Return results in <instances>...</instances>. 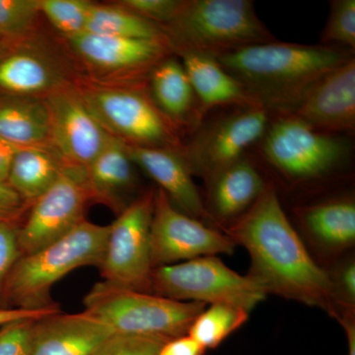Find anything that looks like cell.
Here are the masks:
<instances>
[{
    "label": "cell",
    "mask_w": 355,
    "mask_h": 355,
    "mask_svg": "<svg viewBox=\"0 0 355 355\" xmlns=\"http://www.w3.org/2000/svg\"><path fill=\"white\" fill-rule=\"evenodd\" d=\"M226 231L247 250L252 265L248 277L266 294L331 310L333 282L311 258L272 186Z\"/></svg>",
    "instance_id": "6da1fadb"
},
{
    "label": "cell",
    "mask_w": 355,
    "mask_h": 355,
    "mask_svg": "<svg viewBox=\"0 0 355 355\" xmlns=\"http://www.w3.org/2000/svg\"><path fill=\"white\" fill-rule=\"evenodd\" d=\"M354 58V51L327 44L275 41L216 57L270 116L292 114L323 77Z\"/></svg>",
    "instance_id": "7a4b0ae2"
},
{
    "label": "cell",
    "mask_w": 355,
    "mask_h": 355,
    "mask_svg": "<svg viewBox=\"0 0 355 355\" xmlns=\"http://www.w3.org/2000/svg\"><path fill=\"white\" fill-rule=\"evenodd\" d=\"M109 233L110 225L83 219L57 241L21 256L9 273L2 294L14 307L42 309L55 306L50 297L51 287L81 266L100 268Z\"/></svg>",
    "instance_id": "3957f363"
},
{
    "label": "cell",
    "mask_w": 355,
    "mask_h": 355,
    "mask_svg": "<svg viewBox=\"0 0 355 355\" xmlns=\"http://www.w3.org/2000/svg\"><path fill=\"white\" fill-rule=\"evenodd\" d=\"M173 53L218 55L275 41L251 0H184L162 27Z\"/></svg>",
    "instance_id": "277c9868"
},
{
    "label": "cell",
    "mask_w": 355,
    "mask_h": 355,
    "mask_svg": "<svg viewBox=\"0 0 355 355\" xmlns=\"http://www.w3.org/2000/svg\"><path fill=\"white\" fill-rule=\"evenodd\" d=\"M85 312L118 335L151 336L165 340L188 335L196 318L207 308L150 292L96 284L84 298Z\"/></svg>",
    "instance_id": "5b68a950"
},
{
    "label": "cell",
    "mask_w": 355,
    "mask_h": 355,
    "mask_svg": "<svg viewBox=\"0 0 355 355\" xmlns=\"http://www.w3.org/2000/svg\"><path fill=\"white\" fill-rule=\"evenodd\" d=\"M257 146L270 167L293 181L326 176L352 155L343 135L319 132L293 114L272 116Z\"/></svg>",
    "instance_id": "8992f818"
},
{
    "label": "cell",
    "mask_w": 355,
    "mask_h": 355,
    "mask_svg": "<svg viewBox=\"0 0 355 355\" xmlns=\"http://www.w3.org/2000/svg\"><path fill=\"white\" fill-rule=\"evenodd\" d=\"M151 292L184 302L233 306L248 313L268 295L251 277L240 275L216 256L153 268Z\"/></svg>",
    "instance_id": "52a82bcc"
},
{
    "label": "cell",
    "mask_w": 355,
    "mask_h": 355,
    "mask_svg": "<svg viewBox=\"0 0 355 355\" xmlns=\"http://www.w3.org/2000/svg\"><path fill=\"white\" fill-rule=\"evenodd\" d=\"M79 91L91 113L113 137L132 146L183 149L179 128L144 89L97 86Z\"/></svg>",
    "instance_id": "ba28073f"
},
{
    "label": "cell",
    "mask_w": 355,
    "mask_h": 355,
    "mask_svg": "<svg viewBox=\"0 0 355 355\" xmlns=\"http://www.w3.org/2000/svg\"><path fill=\"white\" fill-rule=\"evenodd\" d=\"M155 191L130 203L110 225L101 268L104 282L114 286L151 292L150 227Z\"/></svg>",
    "instance_id": "9c48e42d"
},
{
    "label": "cell",
    "mask_w": 355,
    "mask_h": 355,
    "mask_svg": "<svg viewBox=\"0 0 355 355\" xmlns=\"http://www.w3.org/2000/svg\"><path fill=\"white\" fill-rule=\"evenodd\" d=\"M270 119V113L261 107H245L231 110L200 125L182 150L193 175L209 180L245 157L249 148L263 137Z\"/></svg>",
    "instance_id": "30bf717a"
},
{
    "label": "cell",
    "mask_w": 355,
    "mask_h": 355,
    "mask_svg": "<svg viewBox=\"0 0 355 355\" xmlns=\"http://www.w3.org/2000/svg\"><path fill=\"white\" fill-rule=\"evenodd\" d=\"M235 242L227 234L177 209L158 189L154 197L150 227L153 268L193 260L200 257L232 254Z\"/></svg>",
    "instance_id": "8fae6325"
},
{
    "label": "cell",
    "mask_w": 355,
    "mask_h": 355,
    "mask_svg": "<svg viewBox=\"0 0 355 355\" xmlns=\"http://www.w3.org/2000/svg\"><path fill=\"white\" fill-rule=\"evenodd\" d=\"M89 200L85 169L64 164L57 182L32 203L18 228L21 256L39 251L76 227Z\"/></svg>",
    "instance_id": "7c38bea8"
},
{
    "label": "cell",
    "mask_w": 355,
    "mask_h": 355,
    "mask_svg": "<svg viewBox=\"0 0 355 355\" xmlns=\"http://www.w3.org/2000/svg\"><path fill=\"white\" fill-rule=\"evenodd\" d=\"M44 100L50 114L51 146L64 164L85 169L112 135L91 113L79 89L69 84Z\"/></svg>",
    "instance_id": "4fadbf2b"
},
{
    "label": "cell",
    "mask_w": 355,
    "mask_h": 355,
    "mask_svg": "<svg viewBox=\"0 0 355 355\" xmlns=\"http://www.w3.org/2000/svg\"><path fill=\"white\" fill-rule=\"evenodd\" d=\"M70 48L85 64L105 73L137 77L151 71L173 53L167 38H121L83 32L67 37Z\"/></svg>",
    "instance_id": "5bb4252c"
},
{
    "label": "cell",
    "mask_w": 355,
    "mask_h": 355,
    "mask_svg": "<svg viewBox=\"0 0 355 355\" xmlns=\"http://www.w3.org/2000/svg\"><path fill=\"white\" fill-rule=\"evenodd\" d=\"M292 114L319 132L354 135L355 58L323 77Z\"/></svg>",
    "instance_id": "9a60e30c"
},
{
    "label": "cell",
    "mask_w": 355,
    "mask_h": 355,
    "mask_svg": "<svg viewBox=\"0 0 355 355\" xmlns=\"http://www.w3.org/2000/svg\"><path fill=\"white\" fill-rule=\"evenodd\" d=\"M133 164L139 166L159 184L178 209L200 221L212 220L193 180L183 149L128 144Z\"/></svg>",
    "instance_id": "2e32d148"
},
{
    "label": "cell",
    "mask_w": 355,
    "mask_h": 355,
    "mask_svg": "<svg viewBox=\"0 0 355 355\" xmlns=\"http://www.w3.org/2000/svg\"><path fill=\"white\" fill-rule=\"evenodd\" d=\"M67 81L60 60L43 46L21 44L0 55V94L44 98Z\"/></svg>",
    "instance_id": "e0dca14e"
},
{
    "label": "cell",
    "mask_w": 355,
    "mask_h": 355,
    "mask_svg": "<svg viewBox=\"0 0 355 355\" xmlns=\"http://www.w3.org/2000/svg\"><path fill=\"white\" fill-rule=\"evenodd\" d=\"M112 335L109 326L85 311L55 313L36 322L32 355H93Z\"/></svg>",
    "instance_id": "ac0fdd59"
},
{
    "label": "cell",
    "mask_w": 355,
    "mask_h": 355,
    "mask_svg": "<svg viewBox=\"0 0 355 355\" xmlns=\"http://www.w3.org/2000/svg\"><path fill=\"white\" fill-rule=\"evenodd\" d=\"M150 96L158 109L178 128L197 130L203 123L197 96L181 60L171 55L149 72Z\"/></svg>",
    "instance_id": "d6986e66"
},
{
    "label": "cell",
    "mask_w": 355,
    "mask_h": 355,
    "mask_svg": "<svg viewBox=\"0 0 355 355\" xmlns=\"http://www.w3.org/2000/svg\"><path fill=\"white\" fill-rule=\"evenodd\" d=\"M178 55L190 78L203 118L217 107H260L214 55L198 53Z\"/></svg>",
    "instance_id": "ffe728a7"
},
{
    "label": "cell",
    "mask_w": 355,
    "mask_h": 355,
    "mask_svg": "<svg viewBox=\"0 0 355 355\" xmlns=\"http://www.w3.org/2000/svg\"><path fill=\"white\" fill-rule=\"evenodd\" d=\"M85 173L90 200L105 203L116 211L128 207L123 196L135 188L137 178L125 141L112 135Z\"/></svg>",
    "instance_id": "44dd1931"
},
{
    "label": "cell",
    "mask_w": 355,
    "mask_h": 355,
    "mask_svg": "<svg viewBox=\"0 0 355 355\" xmlns=\"http://www.w3.org/2000/svg\"><path fill=\"white\" fill-rule=\"evenodd\" d=\"M207 181L212 220L241 216L268 187L256 166L245 157L223 168Z\"/></svg>",
    "instance_id": "7402d4cb"
},
{
    "label": "cell",
    "mask_w": 355,
    "mask_h": 355,
    "mask_svg": "<svg viewBox=\"0 0 355 355\" xmlns=\"http://www.w3.org/2000/svg\"><path fill=\"white\" fill-rule=\"evenodd\" d=\"M0 137L22 147H51L44 98L0 95Z\"/></svg>",
    "instance_id": "603a6c76"
},
{
    "label": "cell",
    "mask_w": 355,
    "mask_h": 355,
    "mask_svg": "<svg viewBox=\"0 0 355 355\" xmlns=\"http://www.w3.org/2000/svg\"><path fill=\"white\" fill-rule=\"evenodd\" d=\"M64 163L53 147H24L13 159L7 183L33 203L57 182Z\"/></svg>",
    "instance_id": "cb8c5ba5"
},
{
    "label": "cell",
    "mask_w": 355,
    "mask_h": 355,
    "mask_svg": "<svg viewBox=\"0 0 355 355\" xmlns=\"http://www.w3.org/2000/svg\"><path fill=\"white\" fill-rule=\"evenodd\" d=\"M302 220L311 234L334 247H347L355 241V203L340 198L311 205L302 210Z\"/></svg>",
    "instance_id": "d4e9b609"
},
{
    "label": "cell",
    "mask_w": 355,
    "mask_h": 355,
    "mask_svg": "<svg viewBox=\"0 0 355 355\" xmlns=\"http://www.w3.org/2000/svg\"><path fill=\"white\" fill-rule=\"evenodd\" d=\"M85 32L128 39L167 38L161 26L140 17L120 4L98 6L93 3Z\"/></svg>",
    "instance_id": "484cf974"
},
{
    "label": "cell",
    "mask_w": 355,
    "mask_h": 355,
    "mask_svg": "<svg viewBox=\"0 0 355 355\" xmlns=\"http://www.w3.org/2000/svg\"><path fill=\"white\" fill-rule=\"evenodd\" d=\"M248 318L249 313L240 308L210 305L196 318L188 335L205 349H216L233 331L246 323Z\"/></svg>",
    "instance_id": "4316f807"
},
{
    "label": "cell",
    "mask_w": 355,
    "mask_h": 355,
    "mask_svg": "<svg viewBox=\"0 0 355 355\" xmlns=\"http://www.w3.org/2000/svg\"><path fill=\"white\" fill-rule=\"evenodd\" d=\"M93 3L86 0H40V10L65 38L86 31Z\"/></svg>",
    "instance_id": "83f0119b"
},
{
    "label": "cell",
    "mask_w": 355,
    "mask_h": 355,
    "mask_svg": "<svg viewBox=\"0 0 355 355\" xmlns=\"http://www.w3.org/2000/svg\"><path fill=\"white\" fill-rule=\"evenodd\" d=\"M330 6L321 44L354 51L355 0H333Z\"/></svg>",
    "instance_id": "f1b7e54d"
},
{
    "label": "cell",
    "mask_w": 355,
    "mask_h": 355,
    "mask_svg": "<svg viewBox=\"0 0 355 355\" xmlns=\"http://www.w3.org/2000/svg\"><path fill=\"white\" fill-rule=\"evenodd\" d=\"M40 13V0H0V36L22 38L34 27Z\"/></svg>",
    "instance_id": "f546056e"
},
{
    "label": "cell",
    "mask_w": 355,
    "mask_h": 355,
    "mask_svg": "<svg viewBox=\"0 0 355 355\" xmlns=\"http://www.w3.org/2000/svg\"><path fill=\"white\" fill-rule=\"evenodd\" d=\"M167 340H169L114 334L93 355H157Z\"/></svg>",
    "instance_id": "4dcf8cb0"
},
{
    "label": "cell",
    "mask_w": 355,
    "mask_h": 355,
    "mask_svg": "<svg viewBox=\"0 0 355 355\" xmlns=\"http://www.w3.org/2000/svg\"><path fill=\"white\" fill-rule=\"evenodd\" d=\"M37 321L24 320L0 328V355H32Z\"/></svg>",
    "instance_id": "1f68e13d"
},
{
    "label": "cell",
    "mask_w": 355,
    "mask_h": 355,
    "mask_svg": "<svg viewBox=\"0 0 355 355\" xmlns=\"http://www.w3.org/2000/svg\"><path fill=\"white\" fill-rule=\"evenodd\" d=\"M184 2V0H123L120 1V6L164 27L176 18Z\"/></svg>",
    "instance_id": "d6a6232c"
},
{
    "label": "cell",
    "mask_w": 355,
    "mask_h": 355,
    "mask_svg": "<svg viewBox=\"0 0 355 355\" xmlns=\"http://www.w3.org/2000/svg\"><path fill=\"white\" fill-rule=\"evenodd\" d=\"M17 223H0V292L3 291L9 273L21 257Z\"/></svg>",
    "instance_id": "836d02e7"
},
{
    "label": "cell",
    "mask_w": 355,
    "mask_h": 355,
    "mask_svg": "<svg viewBox=\"0 0 355 355\" xmlns=\"http://www.w3.org/2000/svg\"><path fill=\"white\" fill-rule=\"evenodd\" d=\"M26 202L7 182L0 181V223H16L22 214Z\"/></svg>",
    "instance_id": "e575fe53"
},
{
    "label": "cell",
    "mask_w": 355,
    "mask_h": 355,
    "mask_svg": "<svg viewBox=\"0 0 355 355\" xmlns=\"http://www.w3.org/2000/svg\"><path fill=\"white\" fill-rule=\"evenodd\" d=\"M60 312L57 305L42 309H25V308H0V328L14 322L24 320H40Z\"/></svg>",
    "instance_id": "d590c367"
},
{
    "label": "cell",
    "mask_w": 355,
    "mask_h": 355,
    "mask_svg": "<svg viewBox=\"0 0 355 355\" xmlns=\"http://www.w3.org/2000/svg\"><path fill=\"white\" fill-rule=\"evenodd\" d=\"M205 347L190 336H182L167 340L159 349L157 355H205Z\"/></svg>",
    "instance_id": "8d00e7d4"
},
{
    "label": "cell",
    "mask_w": 355,
    "mask_h": 355,
    "mask_svg": "<svg viewBox=\"0 0 355 355\" xmlns=\"http://www.w3.org/2000/svg\"><path fill=\"white\" fill-rule=\"evenodd\" d=\"M21 148L0 137V181L7 182L13 159Z\"/></svg>",
    "instance_id": "74e56055"
},
{
    "label": "cell",
    "mask_w": 355,
    "mask_h": 355,
    "mask_svg": "<svg viewBox=\"0 0 355 355\" xmlns=\"http://www.w3.org/2000/svg\"><path fill=\"white\" fill-rule=\"evenodd\" d=\"M342 282L345 294L350 301L355 299V266L354 263L345 268L342 275Z\"/></svg>",
    "instance_id": "f35d334b"
},
{
    "label": "cell",
    "mask_w": 355,
    "mask_h": 355,
    "mask_svg": "<svg viewBox=\"0 0 355 355\" xmlns=\"http://www.w3.org/2000/svg\"><path fill=\"white\" fill-rule=\"evenodd\" d=\"M343 328L347 333V343H349V355H355V326L350 318L342 320Z\"/></svg>",
    "instance_id": "ab89813d"
},
{
    "label": "cell",
    "mask_w": 355,
    "mask_h": 355,
    "mask_svg": "<svg viewBox=\"0 0 355 355\" xmlns=\"http://www.w3.org/2000/svg\"><path fill=\"white\" fill-rule=\"evenodd\" d=\"M1 39H2V38H1V36H0V41H1Z\"/></svg>",
    "instance_id": "60d3db41"
}]
</instances>
